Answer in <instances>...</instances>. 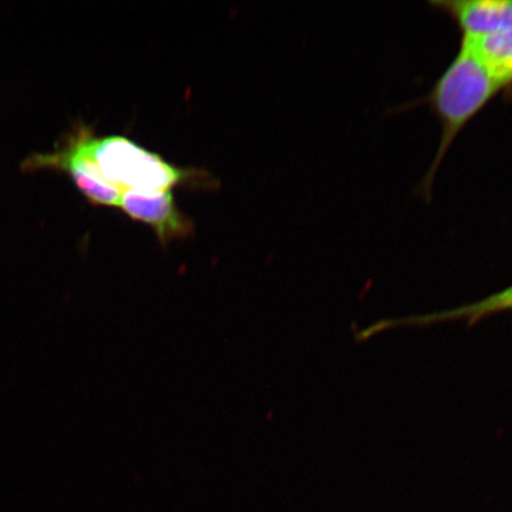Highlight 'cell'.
Returning a JSON list of instances; mask_svg holds the SVG:
<instances>
[{"instance_id": "cell-5", "label": "cell", "mask_w": 512, "mask_h": 512, "mask_svg": "<svg viewBox=\"0 0 512 512\" xmlns=\"http://www.w3.org/2000/svg\"><path fill=\"white\" fill-rule=\"evenodd\" d=\"M435 9L452 18L463 38H480L512 30V0H439Z\"/></svg>"}, {"instance_id": "cell-3", "label": "cell", "mask_w": 512, "mask_h": 512, "mask_svg": "<svg viewBox=\"0 0 512 512\" xmlns=\"http://www.w3.org/2000/svg\"><path fill=\"white\" fill-rule=\"evenodd\" d=\"M92 128L80 124L46 155H32L22 165L25 171L57 170L66 172L73 179L76 188L94 206L119 207L121 192L108 183L87 151V138Z\"/></svg>"}, {"instance_id": "cell-2", "label": "cell", "mask_w": 512, "mask_h": 512, "mask_svg": "<svg viewBox=\"0 0 512 512\" xmlns=\"http://www.w3.org/2000/svg\"><path fill=\"white\" fill-rule=\"evenodd\" d=\"M86 145L102 176L121 192L171 191L176 187L210 188L216 183L207 172L177 168L158 153L146 150L123 136L96 138L92 130Z\"/></svg>"}, {"instance_id": "cell-4", "label": "cell", "mask_w": 512, "mask_h": 512, "mask_svg": "<svg viewBox=\"0 0 512 512\" xmlns=\"http://www.w3.org/2000/svg\"><path fill=\"white\" fill-rule=\"evenodd\" d=\"M119 208L131 220L151 227L163 248L194 234V222L177 207L172 191L127 190L121 195Z\"/></svg>"}, {"instance_id": "cell-1", "label": "cell", "mask_w": 512, "mask_h": 512, "mask_svg": "<svg viewBox=\"0 0 512 512\" xmlns=\"http://www.w3.org/2000/svg\"><path fill=\"white\" fill-rule=\"evenodd\" d=\"M502 91L501 82L470 44L463 41L457 56L435 83L430 95V104L440 120L443 136L425 189L432 183L435 171L460 131Z\"/></svg>"}, {"instance_id": "cell-6", "label": "cell", "mask_w": 512, "mask_h": 512, "mask_svg": "<svg viewBox=\"0 0 512 512\" xmlns=\"http://www.w3.org/2000/svg\"><path fill=\"white\" fill-rule=\"evenodd\" d=\"M511 310L512 286L501 292L491 294V296L479 300V302L460 306L457 309L428 313V315L380 320V322L363 329L362 335L368 339L389 329L412 328V326L422 328V326L452 322V320H465L467 325L475 326L482 320Z\"/></svg>"}, {"instance_id": "cell-7", "label": "cell", "mask_w": 512, "mask_h": 512, "mask_svg": "<svg viewBox=\"0 0 512 512\" xmlns=\"http://www.w3.org/2000/svg\"><path fill=\"white\" fill-rule=\"evenodd\" d=\"M489 67L503 88L512 86V30L488 37L463 38Z\"/></svg>"}]
</instances>
